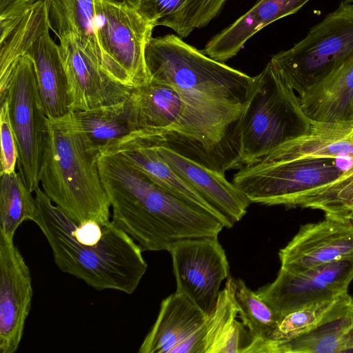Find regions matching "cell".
<instances>
[{
	"label": "cell",
	"mask_w": 353,
	"mask_h": 353,
	"mask_svg": "<svg viewBox=\"0 0 353 353\" xmlns=\"http://www.w3.org/2000/svg\"><path fill=\"white\" fill-rule=\"evenodd\" d=\"M145 59L150 79L174 87L184 102L189 150L218 170L237 165L239 123L252 77L173 34L152 37Z\"/></svg>",
	"instance_id": "1"
},
{
	"label": "cell",
	"mask_w": 353,
	"mask_h": 353,
	"mask_svg": "<svg viewBox=\"0 0 353 353\" xmlns=\"http://www.w3.org/2000/svg\"><path fill=\"white\" fill-rule=\"evenodd\" d=\"M97 164L112 221L143 251H168L183 239L214 236L224 225L208 212L163 189L117 152H100Z\"/></svg>",
	"instance_id": "2"
},
{
	"label": "cell",
	"mask_w": 353,
	"mask_h": 353,
	"mask_svg": "<svg viewBox=\"0 0 353 353\" xmlns=\"http://www.w3.org/2000/svg\"><path fill=\"white\" fill-rule=\"evenodd\" d=\"M34 192L32 221L46 237L59 269L98 291L132 294L148 268L140 245L112 220L77 223L39 186Z\"/></svg>",
	"instance_id": "3"
},
{
	"label": "cell",
	"mask_w": 353,
	"mask_h": 353,
	"mask_svg": "<svg viewBox=\"0 0 353 353\" xmlns=\"http://www.w3.org/2000/svg\"><path fill=\"white\" fill-rule=\"evenodd\" d=\"M73 111L48 118L40 183L52 203L77 223L110 221V203L97 164Z\"/></svg>",
	"instance_id": "4"
},
{
	"label": "cell",
	"mask_w": 353,
	"mask_h": 353,
	"mask_svg": "<svg viewBox=\"0 0 353 353\" xmlns=\"http://www.w3.org/2000/svg\"><path fill=\"white\" fill-rule=\"evenodd\" d=\"M308 119L299 97L271 64L252 77L239 123L242 167L254 164L306 131Z\"/></svg>",
	"instance_id": "5"
},
{
	"label": "cell",
	"mask_w": 353,
	"mask_h": 353,
	"mask_svg": "<svg viewBox=\"0 0 353 353\" xmlns=\"http://www.w3.org/2000/svg\"><path fill=\"white\" fill-rule=\"evenodd\" d=\"M352 57L353 3L343 1L301 40L270 61L297 94Z\"/></svg>",
	"instance_id": "6"
},
{
	"label": "cell",
	"mask_w": 353,
	"mask_h": 353,
	"mask_svg": "<svg viewBox=\"0 0 353 353\" xmlns=\"http://www.w3.org/2000/svg\"><path fill=\"white\" fill-rule=\"evenodd\" d=\"M270 154L283 158H332L340 172V179L318 210L327 217L353 221V114L331 122L308 119L305 132Z\"/></svg>",
	"instance_id": "7"
},
{
	"label": "cell",
	"mask_w": 353,
	"mask_h": 353,
	"mask_svg": "<svg viewBox=\"0 0 353 353\" xmlns=\"http://www.w3.org/2000/svg\"><path fill=\"white\" fill-rule=\"evenodd\" d=\"M6 98L18 146L17 167L27 188L33 192L40 184L48 117L34 65L28 54L21 57L15 65Z\"/></svg>",
	"instance_id": "8"
},
{
	"label": "cell",
	"mask_w": 353,
	"mask_h": 353,
	"mask_svg": "<svg viewBox=\"0 0 353 353\" xmlns=\"http://www.w3.org/2000/svg\"><path fill=\"white\" fill-rule=\"evenodd\" d=\"M96 24L101 48L113 78L132 88L148 83L145 59L154 27L134 9L94 0Z\"/></svg>",
	"instance_id": "9"
},
{
	"label": "cell",
	"mask_w": 353,
	"mask_h": 353,
	"mask_svg": "<svg viewBox=\"0 0 353 353\" xmlns=\"http://www.w3.org/2000/svg\"><path fill=\"white\" fill-rule=\"evenodd\" d=\"M218 236L187 238L174 242L168 252L172 260L176 290L205 314L213 311L230 265Z\"/></svg>",
	"instance_id": "10"
},
{
	"label": "cell",
	"mask_w": 353,
	"mask_h": 353,
	"mask_svg": "<svg viewBox=\"0 0 353 353\" xmlns=\"http://www.w3.org/2000/svg\"><path fill=\"white\" fill-rule=\"evenodd\" d=\"M352 281L353 259L300 272L280 268L275 280L256 293L281 320L305 305L347 293Z\"/></svg>",
	"instance_id": "11"
},
{
	"label": "cell",
	"mask_w": 353,
	"mask_h": 353,
	"mask_svg": "<svg viewBox=\"0 0 353 353\" xmlns=\"http://www.w3.org/2000/svg\"><path fill=\"white\" fill-rule=\"evenodd\" d=\"M33 295L29 268L13 239L0 233V352H15Z\"/></svg>",
	"instance_id": "12"
},
{
	"label": "cell",
	"mask_w": 353,
	"mask_h": 353,
	"mask_svg": "<svg viewBox=\"0 0 353 353\" xmlns=\"http://www.w3.org/2000/svg\"><path fill=\"white\" fill-rule=\"evenodd\" d=\"M281 268L300 272L353 259V221L325 216L303 225L279 252Z\"/></svg>",
	"instance_id": "13"
},
{
	"label": "cell",
	"mask_w": 353,
	"mask_h": 353,
	"mask_svg": "<svg viewBox=\"0 0 353 353\" xmlns=\"http://www.w3.org/2000/svg\"><path fill=\"white\" fill-rule=\"evenodd\" d=\"M59 46L67 76L70 110L95 109L130 97L134 88L113 79L77 43L59 40Z\"/></svg>",
	"instance_id": "14"
},
{
	"label": "cell",
	"mask_w": 353,
	"mask_h": 353,
	"mask_svg": "<svg viewBox=\"0 0 353 353\" xmlns=\"http://www.w3.org/2000/svg\"><path fill=\"white\" fill-rule=\"evenodd\" d=\"M132 135L152 145L163 160L232 225L245 215L251 203L223 174L159 140Z\"/></svg>",
	"instance_id": "15"
},
{
	"label": "cell",
	"mask_w": 353,
	"mask_h": 353,
	"mask_svg": "<svg viewBox=\"0 0 353 353\" xmlns=\"http://www.w3.org/2000/svg\"><path fill=\"white\" fill-rule=\"evenodd\" d=\"M130 99L134 105L140 134L183 150L186 145L185 105L172 85L151 79L134 88Z\"/></svg>",
	"instance_id": "16"
},
{
	"label": "cell",
	"mask_w": 353,
	"mask_h": 353,
	"mask_svg": "<svg viewBox=\"0 0 353 353\" xmlns=\"http://www.w3.org/2000/svg\"><path fill=\"white\" fill-rule=\"evenodd\" d=\"M234 279L229 276L203 324L175 348L177 353H241L244 325L238 321Z\"/></svg>",
	"instance_id": "17"
},
{
	"label": "cell",
	"mask_w": 353,
	"mask_h": 353,
	"mask_svg": "<svg viewBox=\"0 0 353 353\" xmlns=\"http://www.w3.org/2000/svg\"><path fill=\"white\" fill-rule=\"evenodd\" d=\"M103 152L121 154L163 189L208 212L221 221L225 228L234 225L184 181L152 145L143 139L130 134L107 146L101 152Z\"/></svg>",
	"instance_id": "18"
},
{
	"label": "cell",
	"mask_w": 353,
	"mask_h": 353,
	"mask_svg": "<svg viewBox=\"0 0 353 353\" xmlns=\"http://www.w3.org/2000/svg\"><path fill=\"white\" fill-rule=\"evenodd\" d=\"M305 116L331 122L353 114V57L296 94Z\"/></svg>",
	"instance_id": "19"
},
{
	"label": "cell",
	"mask_w": 353,
	"mask_h": 353,
	"mask_svg": "<svg viewBox=\"0 0 353 353\" xmlns=\"http://www.w3.org/2000/svg\"><path fill=\"white\" fill-rule=\"evenodd\" d=\"M43 1L47 9L50 29L59 40L68 39L77 43L113 78L98 37L94 0Z\"/></svg>",
	"instance_id": "20"
},
{
	"label": "cell",
	"mask_w": 353,
	"mask_h": 353,
	"mask_svg": "<svg viewBox=\"0 0 353 353\" xmlns=\"http://www.w3.org/2000/svg\"><path fill=\"white\" fill-rule=\"evenodd\" d=\"M208 316L185 295L175 292L162 301L157 318L138 352L171 353Z\"/></svg>",
	"instance_id": "21"
},
{
	"label": "cell",
	"mask_w": 353,
	"mask_h": 353,
	"mask_svg": "<svg viewBox=\"0 0 353 353\" xmlns=\"http://www.w3.org/2000/svg\"><path fill=\"white\" fill-rule=\"evenodd\" d=\"M248 353H345L353 352V307L314 330L285 341H251Z\"/></svg>",
	"instance_id": "22"
},
{
	"label": "cell",
	"mask_w": 353,
	"mask_h": 353,
	"mask_svg": "<svg viewBox=\"0 0 353 353\" xmlns=\"http://www.w3.org/2000/svg\"><path fill=\"white\" fill-rule=\"evenodd\" d=\"M49 30L34 41L26 54L33 61L47 117L58 118L70 110L68 85L59 46L50 37Z\"/></svg>",
	"instance_id": "23"
},
{
	"label": "cell",
	"mask_w": 353,
	"mask_h": 353,
	"mask_svg": "<svg viewBox=\"0 0 353 353\" xmlns=\"http://www.w3.org/2000/svg\"><path fill=\"white\" fill-rule=\"evenodd\" d=\"M73 113L88 147L97 154L139 130L130 97L116 104Z\"/></svg>",
	"instance_id": "24"
},
{
	"label": "cell",
	"mask_w": 353,
	"mask_h": 353,
	"mask_svg": "<svg viewBox=\"0 0 353 353\" xmlns=\"http://www.w3.org/2000/svg\"><path fill=\"white\" fill-rule=\"evenodd\" d=\"M50 29L43 0L37 1L4 35L0 36V101L5 100L11 74L34 41Z\"/></svg>",
	"instance_id": "25"
},
{
	"label": "cell",
	"mask_w": 353,
	"mask_h": 353,
	"mask_svg": "<svg viewBox=\"0 0 353 353\" xmlns=\"http://www.w3.org/2000/svg\"><path fill=\"white\" fill-rule=\"evenodd\" d=\"M352 307L353 297L348 292L309 304L283 316L268 340L280 342L293 339Z\"/></svg>",
	"instance_id": "26"
},
{
	"label": "cell",
	"mask_w": 353,
	"mask_h": 353,
	"mask_svg": "<svg viewBox=\"0 0 353 353\" xmlns=\"http://www.w3.org/2000/svg\"><path fill=\"white\" fill-rule=\"evenodd\" d=\"M19 172L1 175L0 233L13 239L19 225L32 221L35 199Z\"/></svg>",
	"instance_id": "27"
},
{
	"label": "cell",
	"mask_w": 353,
	"mask_h": 353,
	"mask_svg": "<svg viewBox=\"0 0 353 353\" xmlns=\"http://www.w3.org/2000/svg\"><path fill=\"white\" fill-rule=\"evenodd\" d=\"M234 283L239 316L248 329L250 341L269 339L280 319L256 292L251 290L243 280L234 279Z\"/></svg>",
	"instance_id": "28"
},
{
	"label": "cell",
	"mask_w": 353,
	"mask_h": 353,
	"mask_svg": "<svg viewBox=\"0 0 353 353\" xmlns=\"http://www.w3.org/2000/svg\"><path fill=\"white\" fill-rule=\"evenodd\" d=\"M228 0H188L169 28L181 37L207 26L221 11Z\"/></svg>",
	"instance_id": "29"
},
{
	"label": "cell",
	"mask_w": 353,
	"mask_h": 353,
	"mask_svg": "<svg viewBox=\"0 0 353 353\" xmlns=\"http://www.w3.org/2000/svg\"><path fill=\"white\" fill-rule=\"evenodd\" d=\"M0 130L1 175L15 172L19 158L18 146L10 121L7 98L1 103Z\"/></svg>",
	"instance_id": "30"
},
{
	"label": "cell",
	"mask_w": 353,
	"mask_h": 353,
	"mask_svg": "<svg viewBox=\"0 0 353 353\" xmlns=\"http://www.w3.org/2000/svg\"><path fill=\"white\" fill-rule=\"evenodd\" d=\"M188 0H141L137 12L154 28H169Z\"/></svg>",
	"instance_id": "31"
},
{
	"label": "cell",
	"mask_w": 353,
	"mask_h": 353,
	"mask_svg": "<svg viewBox=\"0 0 353 353\" xmlns=\"http://www.w3.org/2000/svg\"><path fill=\"white\" fill-rule=\"evenodd\" d=\"M35 0H0V36L6 34Z\"/></svg>",
	"instance_id": "32"
},
{
	"label": "cell",
	"mask_w": 353,
	"mask_h": 353,
	"mask_svg": "<svg viewBox=\"0 0 353 353\" xmlns=\"http://www.w3.org/2000/svg\"><path fill=\"white\" fill-rule=\"evenodd\" d=\"M114 5L137 10L141 0H105Z\"/></svg>",
	"instance_id": "33"
},
{
	"label": "cell",
	"mask_w": 353,
	"mask_h": 353,
	"mask_svg": "<svg viewBox=\"0 0 353 353\" xmlns=\"http://www.w3.org/2000/svg\"><path fill=\"white\" fill-rule=\"evenodd\" d=\"M343 1L349 2V3H353V0H343Z\"/></svg>",
	"instance_id": "34"
}]
</instances>
